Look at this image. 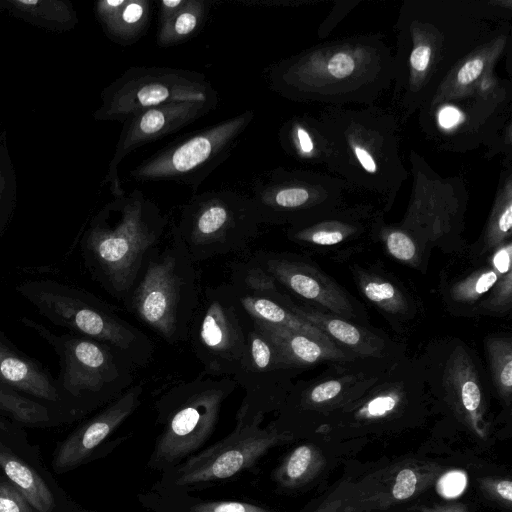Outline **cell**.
<instances>
[{"label":"cell","instance_id":"38","mask_svg":"<svg viewBox=\"0 0 512 512\" xmlns=\"http://www.w3.org/2000/svg\"><path fill=\"white\" fill-rule=\"evenodd\" d=\"M355 67L354 60L344 53L334 55L327 64L329 73L336 78H344L350 75Z\"/></svg>","mask_w":512,"mask_h":512},{"label":"cell","instance_id":"32","mask_svg":"<svg viewBox=\"0 0 512 512\" xmlns=\"http://www.w3.org/2000/svg\"><path fill=\"white\" fill-rule=\"evenodd\" d=\"M512 309V269L506 271L480 305L477 316L505 317Z\"/></svg>","mask_w":512,"mask_h":512},{"label":"cell","instance_id":"40","mask_svg":"<svg viewBox=\"0 0 512 512\" xmlns=\"http://www.w3.org/2000/svg\"><path fill=\"white\" fill-rule=\"evenodd\" d=\"M293 141L294 145L299 148L303 154H309L313 151L314 145L307 130L299 125H293Z\"/></svg>","mask_w":512,"mask_h":512},{"label":"cell","instance_id":"25","mask_svg":"<svg viewBox=\"0 0 512 512\" xmlns=\"http://www.w3.org/2000/svg\"><path fill=\"white\" fill-rule=\"evenodd\" d=\"M360 223L348 221H309L289 227L287 238L306 249L334 252V247L353 242L363 234Z\"/></svg>","mask_w":512,"mask_h":512},{"label":"cell","instance_id":"18","mask_svg":"<svg viewBox=\"0 0 512 512\" xmlns=\"http://www.w3.org/2000/svg\"><path fill=\"white\" fill-rule=\"evenodd\" d=\"M349 269L359 293L397 333H407L422 317L421 299L383 267L354 263Z\"/></svg>","mask_w":512,"mask_h":512},{"label":"cell","instance_id":"36","mask_svg":"<svg viewBox=\"0 0 512 512\" xmlns=\"http://www.w3.org/2000/svg\"><path fill=\"white\" fill-rule=\"evenodd\" d=\"M466 486V476L459 471L445 474L438 483L439 492L445 497L458 496Z\"/></svg>","mask_w":512,"mask_h":512},{"label":"cell","instance_id":"21","mask_svg":"<svg viewBox=\"0 0 512 512\" xmlns=\"http://www.w3.org/2000/svg\"><path fill=\"white\" fill-rule=\"evenodd\" d=\"M7 419L0 415V473L18 488L36 512H64L67 507L64 496L58 495L57 485L53 479H48L41 463L24 456V450L23 456L19 449L14 450L7 431Z\"/></svg>","mask_w":512,"mask_h":512},{"label":"cell","instance_id":"19","mask_svg":"<svg viewBox=\"0 0 512 512\" xmlns=\"http://www.w3.org/2000/svg\"><path fill=\"white\" fill-rule=\"evenodd\" d=\"M284 306L358 358L390 360L406 354V346L403 343L371 326L349 321L295 301L290 295L284 302Z\"/></svg>","mask_w":512,"mask_h":512},{"label":"cell","instance_id":"3","mask_svg":"<svg viewBox=\"0 0 512 512\" xmlns=\"http://www.w3.org/2000/svg\"><path fill=\"white\" fill-rule=\"evenodd\" d=\"M15 290L52 324L110 346L136 368L152 360L151 339L91 292L52 279L25 280Z\"/></svg>","mask_w":512,"mask_h":512},{"label":"cell","instance_id":"45","mask_svg":"<svg viewBox=\"0 0 512 512\" xmlns=\"http://www.w3.org/2000/svg\"><path fill=\"white\" fill-rule=\"evenodd\" d=\"M498 493L508 501L512 500V483L510 480H504L497 484Z\"/></svg>","mask_w":512,"mask_h":512},{"label":"cell","instance_id":"34","mask_svg":"<svg viewBox=\"0 0 512 512\" xmlns=\"http://www.w3.org/2000/svg\"><path fill=\"white\" fill-rule=\"evenodd\" d=\"M312 460V451L308 446L296 448L277 471V480L289 484L301 479L307 472Z\"/></svg>","mask_w":512,"mask_h":512},{"label":"cell","instance_id":"24","mask_svg":"<svg viewBox=\"0 0 512 512\" xmlns=\"http://www.w3.org/2000/svg\"><path fill=\"white\" fill-rule=\"evenodd\" d=\"M233 288V287H232ZM239 303L252 320L280 326L304 334L327 346L341 348L321 330L294 314L277 299L233 289Z\"/></svg>","mask_w":512,"mask_h":512},{"label":"cell","instance_id":"37","mask_svg":"<svg viewBox=\"0 0 512 512\" xmlns=\"http://www.w3.org/2000/svg\"><path fill=\"white\" fill-rule=\"evenodd\" d=\"M417 478L415 473L410 469L401 470L393 486V496L396 499H407L413 495L416 489Z\"/></svg>","mask_w":512,"mask_h":512},{"label":"cell","instance_id":"10","mask_svg":"<svg viewBox=\"0 0 512 512\" xmlns=\"http://www.w3.org/2000/svg\"><path fill=\"white\" fill-rule=\"evenodd\" d=\"M252 319L239 303L232 286L208 287L200 295L188 340L193 353L211 377H232L243 358Z\"/></svg>","mask_w":512,"mask_h":512},{"label":"cell","instance_id":"27","mask_svg":"<svg viewBox=\"0 0 512 512\" xmlns=\"http://www.w3.org/2000/svg\"><path fill=\"white\" fill-rule=\"evenodd\" d=\"M211 5V1L185 0L171 17L158 24L157 45L168 48L188 41L205 24Z\"/></svg>","mask_w":512,"mask_h":512},{"label":"cell","instance_id":"42","mask_svg":"<svg viewBox=\"0 0 512 512\" xmlns=\"http://www.w3.org/2000/svg\"><path fill=\"white\" fill-rule=\"evenodd\" d=\"M185 0H161L158 3V24L171 17L183 4Z\"/></svg>","mask_w":512,"mask_h":512},{"label":"cell","instance_id":"13","mask_svg":"<svg viewBox=\"0 0 512 512\" xmlns=\"http://www.w3.org/2000/svg\"><path fill=\"white\" fill-rule=\"evenodd\" d=\"M302 372L252 320L243 358L232 376L245 392L241 405L264 416L278 411Z\"/></svg>","mask_w":512,"mask_h":512},{"label":"cell","instance_id":"17","mask_svg":"<svg viewBox=\"0 0 512 512\" xmlns=\"http://www.w3.org/2000/svg\"><path fill=\"white\" fill-rule=\"evenodd\" d=\"M454 275L444 270L439 292L447 311L455 317H477L480 305L506 271L512 269V241L500 246L481 260L472 261Z\"/></svg>","mask_w":512,"mask_h":512},{"label":"cell","instance_id":"8","mask_svg":"<svg viewBox=\"0 0 512 512\" xmlns=\"http://www.w3.org/2000/svg\"><path fill=\"white\" fill-rule=\"evenodd\" d=\"M253 110L178 138L129 172L135 181H174L197 192L201 183L228 159L254 120Z\"/></svg>","mask_w":512,"mask_h":512},{"label":"cell","instance_id":"9","mask_svg":"<svg viewBox=\"0 0 512 512\" xmlns=\"http://www.w3.org/2000/svg\"><path fill=\"white\" fill-rule=\"evenodd\" d=\"M177 102L218 103V96L200 72L134 66L103 89L94 118L124 123L141 111Z\"/></svg>","mask_w":512,"mask_h":512},{"label":"cell","instance_id":"35","mask_svg":"<svg viewBox=\"0 0 512 512\" xmlns=\"http://www.w3.org/2000/svg\"><path fill=\"white\" fill-rule=\"evenodd\" d=\"M0 512H36L18 488L1 473Z\"/></svg>","mask_w":512,"mask_h":512},{"label":"cell","instance_id":"23","mask_svg":"<svg viewBox=\"0 0 512 512\" xmlns=\"http://www.w3.org/2000/svg\"><path fill=\"white\" fill-rule=\"evenodd\" d=\"M295 368L304 371L319 364L362 359L343 348L327 346L304 334L253 320Z\"/></svg>","mask_w":512,"mask_h":512},{"label":"cell","instance_id":"5","mask_svg":"<svg viewBox=\"0 0 512 512\" xmlns=\"http://www.w3.org/2000/svg\"><path fill=\"white\" fill-rule=\"evenodd\" d=\"M237 383L232 377L200 375L177 383L155 401L162 426L148 468L167 473L194 455L212 436L226 399Z\"/></svg>","mask_w":512,"mask_h":512},{"label":"cell","instance_id":"1","mask_svg":"<svg viewBox=\"0 0 512 512\" xmlns=\"http://www.w3.org/2000/svg\"><path fill=\"white\" fill-rule=\"evenodd\" d=\"M169 224V216L141 190L113 197L90 219L79 241L90 277L123 302Z\"/></svg>","mask_w":512,"mask_h":512},{"label":"cell","instance_id":"14","mask_svg":"<svg viewBox=\"0 0 512 512\" xmlns=\"http://www.w3.org/2000/svg\"><path fill=\"white\" fill-rule=\"evenodd\" d=\"M396 359H357L329 363L328 368L321 374L310 379L295 381L278 410V419L273 424L279 426L308 411L323 410L340 403L345 404L366 388Z\"/></svg>","mask_w":512,"mask_h":512},{"label":"cell","instance_id":"30","mask_svg":"<svg viewBox=\"0 0 512 512\" xmlns=\"http://www.w3.org/2000/svg\"><path fill=\"white\" fill-rule=\"evenodd\" d=\"M377 236L388 256L421 273L426 272L430 256L409 231L382 227Z\"/></svg>","mask_w":512,"mask_h":512},{"label":"cell","instance_id":"28","mask_svg":"<svg viewBox=\"0 0 512 512\" xmlns=\"http://www.w3.org/2000/svg\"><path fill=\"white\" fill-rule=\"evenodd\" d=\"M0 415L27 426L57 425L67 419L39 402L0 387Z\"/></svg>","mask_w":512,"mask_h":512},{"label":"cell","instance_id":"29","mask_svg":"<svg viewBox=\"0 0 512 512\" xmlns=\"http://www.w3.org/2000/svg\"><path fill=\"white\" fill-rule=\"evenodd\" d=\"M484 350L490 384L504 401L512 395V338L510 335H488Z\"/></svg>","mask_w":512,"mask_h":512},{"label":"cell","instance_id":"22","mask_svg":"<svg viewBox=\"0 0 512 512\" xmlns=\"http://www.w3.org/2000/svg\"><path fill=\"white\" fill-rule=\"evenodd\" d=\"M94 10L106 36L128 46L146 33L152 7L149 0H102L95 3Z\"/></svg>","mask_w":512,"mask_h":512},{"label":"cell","instance_id":"4","mask_svg":"<svg viewBox=\"0 0 512 512\" xmlns=\"http://www.w3.org/2000/svg\"><path fill=\"white\" fill-rule=\"evenodd\" d=\"M21 323L58 355L56 381L76 419L106 406L134 384L136 367L110 346L70 332L56 334L28 317Z\"/></svg>","mask_w":512,"mask_h":512},{"label":"cell","instance_id":"11","mask_svg":"<svg viewBox=\"0 0 512 512\" xmlns=\"http://www.w3.org/2000/svg\"><path fill=\"white\" fill-rule=\"evenodd\" d=\"M429 394L478 419L490 380L475 351L462 339L445 336L427 343L415 357Z\"/></svg>","mask_w":512,"mask_h":512},{"label":"cell","instance_id":"16","mask_svg":"<svg viewBox=\"0 0 512 512\" xmlns=\"http://www.w3.org/2000/svg\"><path fill=\"white\" fill-rule=\"evenodd\" d=\"M144 383L133 384L115 400L81 423L56 448L52 467L65 473L93 458L109 437L141 405Z\"/></svg>","mask_w":512,"mask_h":512},{"label":"cell","instance_id":"33","mask_svg":"<svg viewBox=\"0 0 512 512\" xmlns=\"http://www.w3.org/2000/svg\"><path fill=\"white\" fill-rule=\"evenodd\" d=\"M175 512H274L262 504L235 500H199L179 502Z\"/></svg>","mask_w":512,"mask_h":512},{"label":"cell","instance_id":"15","mask_svg":"<svg viewBox=\"0 0 512 512\" xmlns=\"http://www.w3.org/2000/svg\"><path fill=\"white\" fill-rule=\"evenodd\" d=\"M217 103L177 102L141 111L123 123L114 154L103 181L113 197L126 193L118 167L137 148L164 138L214 110Z\"/></svg>","mask_w":512,"mask_h":512},{"label":"cell","instance_id":"7","mask_svg":"<svg viewBox=\"0 0 512 512\" xmlns=\"http://www.w3.org/2000/svg\"><path fill=\"white\" fill-rule=\"evenodd\" d=\"M264 415L240 404L234 429L212 446L200 450L171 471L162 474L159 489L176 493L229 480L252 468L285 437Z\"/></svg>","mask_w":512,"mask_h":512},{"label":"cell","instance_id":"6","mask_svg":"<svg viewBox=\"0 0 512 512\" xmlns=\"http://www.w3.org/2000/svg\"><path fill=\"white\" fill-rule=\"evenodd\" d=\"M262 225L250 196L230 189L194 193L169 224L194 264L245 251Z\"/></svg>","mask_w":512,"mask_h":512},{"label":"cell","instance_id":"26","mask_svg":"<svg viewBox=\"0 0 512 512\" xmlns=\"http://www.w3.org/2000/svg\"><path fill=\"white\" fill-rule=\"evenodd\" d=\"M0 9L32 25L56 32L69 31L78 22L76 11L69 1L5 0L0 1Z\"/></svg>","mask_w":512,"mask_h":512},{"label":"cell","instance_id":"12","mask_svg":"<svg viewBox=\"0 0 512 512\" xmlns=\"http://www.w3.org/2000/svg\"><path fill=\"white\" fill-rule=\"evenodd\" d=\"M250 257L292 298L346 320L370 326L363 305L309 258L273 250H259Z\"/></svg>","mask_w":512,"mask_h":512},{"label":"cell","instance_id":"43","mask_svg":"<svg viewBox=\"0 0 512 512\" xmlns=\"http://www.w3.org/2000/svg\"><path fill=\"white\" fill-rule=\"evenodd\" d=\"M460 119V113L453 107L443 108L439 115V122L445 128L454 126L460 121Z\"/></svg>","mask_w":512,"mask_h":512},{"label":"cell","instance_id":"41","mask_svg":"<svg viewBox=\"0 0 512 512\" xmlns=\"http://www.w3.org/2000/svg\"><path fill=\"white\" fill-rule=\"evenodd\" d=\"M431 57V49L429 46H418L410 55V63L414 70L425 71L428 67Z\"/></svg>","mask_w":512,"mask_h":512},{"label":"cell","instance_id":"44","mask_svg":"<svg viewBox=\"0 0 512 512\" xmlns=\"http://www.w3.org/2000/svg\"><path fill=\"white\" fill-rule=\"evenodd\" d=\"M354 152L365 170L368 172H374L376 170V165L372 156L365 149L355 147Z\"/></svg>","mask_w":512,"mask_h":512},{"label":"cell","instance_id":"31","mask_svg":"<svg viewBox=\"0 0 512 512\" xmlns=\"http://www.w3.org/2000/svg\"><path fill=\"white\" fill-rule=\"evenodd\" d=\"M17 203L16 172L10 157L6 133L0 135V239L7 230Z\"/></svg>","mask_w":512,"mask_h":512},{"label":"cell","instance_id":"20","mask_svg":"<svg viewBox=\"0 0 512 512\" xmlns=\"http://www.w3.org/2000/svg\"><path fill=\"white\" fill-rule=\"evenodd\" d=\"M0 387L16 392L75 420L58 384L41 363L22 353L0 331Z\"/></svg>","mask_w":512,"mask_h":512},{"label":"cell","instance_id":"2","mask_svg":"<svg viewBox=\"0 0 512 512\" xmlns=\"http://www.w3.org/2000/svg\"><path fill=\"white\" fill-rule=\"evenodd\" d=\"M199 299L195 264L170 231L169 243L153 251L122 303L138 321L172 345L188 340Z\"/></svg>","mask_w":512,"mask_h":512},{"label":"cell","instance_id":"39","mask_svg":"<svg viewBox=\"0 0 512 512\" xmlns=\"http://www.w3.org/2000/svg\"><path fill=\"white\" fill-rule=\"evenodd\" d=\"M483 67L484 62L480 58L466 62L457 74V81L462 85L473 82L481 74Z\"/></svg>","mask_w":512,"mask_h":512}]
</instances>
